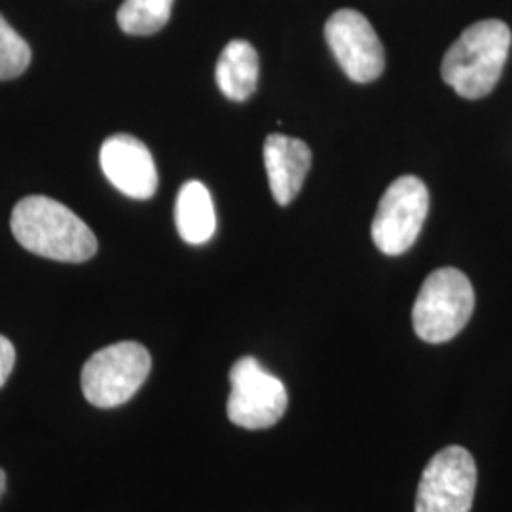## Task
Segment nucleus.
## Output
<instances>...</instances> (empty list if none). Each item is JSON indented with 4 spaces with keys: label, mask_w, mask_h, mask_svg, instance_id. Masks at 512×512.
I'll return each mask as SVG.
<instances>
[{
    "label": "nucleus",
    "mask_w": 512,
    "mask_h": 512,
    "mask_svg": "<svg viewBox=\"0 0 512 512\" xmlns=\"http://www.w3.org/2000/svg\"><path fill=\"white\" fill-rule=\"evenodd\" d=\"M10 226L21 247L44 258L78 264L97 253L90 226L46 196L23 198L12 211Z\"/></svg>",
    "instance_id": "f257e3e1"
},
{
    "label": "nucleus",
    "mask_w": 512,
    "mask_h": 512,
    "mask_svg": "<svg viewBox=\"0 0 512 512\" xmlns=\"http://www.w3.org/2000/svg\"><path fill=\"white\" fill-rule=\"evenodd\" d=\"M512 35L507 23L482 19L467 27L442 59V80L465 99H482L499 82Z\"/></svg>",
    "instance_id": "f03ea898"
},
{
    "label": "nucleus",
    "mask_w": 512,
    "mask_h": 512,
    "mask_svg": "<svg viewBox=\"0 0 512 512\" xmlns=\"http://www.w3.org/2000/svg\"><path fill=\"white\" fill-rule=\"evenodd\" d=\"M475 311V289L456 268H440L429 275L412 310L414 330L423 342L444 344L456 338Z\"/></svg>",
    "instance_id": "7ed1b4c3"
},
{
    "label": "nucleus",
    "mask_w": 512,
    "mask_h": 512,
    "mask_svg": "<svg viewBox=\"0 0 512 512\" xmlns=\"http://www.w3.org/2000/svg\"><path fill=\"white\" fill-rule=\"evenodd\" d=\"M152 359L137 342H118L99 349L82 368V393L97 408H116L147 382Z\"/></svg>",
    "instance_id": "20e7f679"
},
{
    "label": "nucleus",
    "mask_w": 512,
    "mask_h": 512,
    "mask_svg": "<svg viewBox=\"0 0 512 512\" xmlns=\"http://www.w3.org/2000/svg\"><path fill=\"white\" fill-rule=\"evenodd\" d=\"M429 215V190L414 175L399 177L385 190L372 220L374 245L387 256L406 253Z\"/></svg>",
    "instance_id": "39448f33"
},
{
    "label": "nucleus",
    "mask_w": 512,
    "mask_h": 512,
    "mask_svg": "<svg viewBox=\"0 0 512 512\" xmlns=\"http://www.w3.org/2000/svg\"><path fill=\"white\" fill-rule=\"evenodd\" d=\"M228 418L243 429H268L283 418L289 406L285 384L255 357H241L230 370Z\"/></svg>",
    "instance_id": "423d86ee"
},
{
    "label": "nucleus",
    "mask_w": 512,
    "mask_h": 512,
    "mask_svg": "<svg viewBox=\"0 0 512 512\" xmlns=\"http://www.w3.org/2000/svg\"><path fill=\"white\" fill-rule=\"evenodd\" d=\"M475 492V459L461 446H448L423 469L416 512H471Z\"/></svg>",
    "instance_id": "0eeeda50"
},
{
    "label": "nucleus",
    "mask_w": 512,
    "mask_h": 512,
    "mask_svg": "<svg viewBox=\"0 0 512 512\" xmlns=\"http://www.w3.org/2000/svg\"><path fill=\"white\" fill-rule=\"evenodd\" d=\"M325 38L342 71L353 82L368 84L384 73V46L361 12L351 8L334 12L325 25Z\"/></svg>",
    "instance_id": "6e6552de"
},
{
    "label": "nucleus",
    "mask_w": 512,
    "mask_h": 512,
    "mask_svg": "<svg viewBox=\"0 0 512 512\" xmlns=\"http://www.w3.org/2000/svg\"><path fill=\"white\" fill-rule=\"evenodd\" d=\"M99 162L109 183L129 198L148 200L156 194V164L147 145L137 137L112 135L101 147Z\"/></svg>",
    "instance_id": "1a4fd4ad"
},
{
    "label": "nucleus",
    "mask_w": 512,
    "mask_h": 512,
    "mask_svg": "<svg viewBox=\"0 0 512 512\" xmlns=\"http://www.w3.org/2000/svg\"><path fill=\"white\" fill-rule=\"evenodd\" d=\"M264 165L275 202L289 205L308 177L310 147L300 139L274 133L264 141Z\"/></svg>",
    "instance_id": "9d476101"
},
{
    "label": "nucleus",
    "mask_w": 512,
    "mask_h": 512,
    "mask_svg": "<svg viewBox=\"0 0 512 512\" xmlns=\"http://www.w3.org/2000/svg\"><path fill=\"white\" fill-rule=\"evenodd\" d=\"M175 224L179 236L190 245H203L217 230L213 198L205 184L188 181L179 190L175 203Z\"/></svg>",
    "instance_id": "9b49d317"
},
{
    "label": "nucleus",
    "mask_w": 512,
    "mask_h": 512,
    "mask_svg": "<svg viewBox=\"0 0 512 512\" xmlns=\"http://www.w3.org/2000/svg\"><path fill=\"white\" fill-rule=\"evenodd\" d=\"M258 54L247 40H232L222 50L215 69L220 92L232 101H247L258 84Z\"/></svg>",
    "instance_id": "f8f14e48"
},
{
    "label": "nucleus",
    "mask_w": 512,
    "mask_h": 512,
    "mask_svg": "<svg viewBox=\"0 0 512 512\" xmlns=\"http://www.w3.org/2000/svg\"><path fill=\"white\" fill-rule=\"evenodd\" d=\"M173 0H124L116 19L124 33L148 37L164 29L171 18Z\"/></svg>",
    "instance_id": "ddd939ff"
},
{
    "label": "nucleus",
    "mask_w": 512,
    "mask_h": 512,
    "mask_svg": "<svg viewBox=\"0 0 512 512\" xmlns=\"http://www.w3.org/2000/svg\"><path fill=\"white\" fill-rule=\"evenodd\" d=\"M31 63V48L0 14V80L18 78Z\"/></svg>",
    "instance_id": "4468645a"
},
{
    "label": "nucleus",
    "mask_w": 512,
    "mask_h": 512,
    "mask_svg": "<svg viewBox=\"0 0 512 512\" xmlns=\"http://www.w3.org/2000/svg\"><path fill=\"white\" fill-rule=\"evenodd\" d=\"M14 365H16L14 344L6 336L0 334V387L6 384V380L10 378Z\"/></svg>",
    "instance_id": "2eb2a0df"
},
{
    "label": "nucleus",
    "mask_w": 512,
    "mask_h": 512,
    "mask_svg": "<svg viewBox=\"0 0 512 512\" xmlns=\"http://www.w3.org/2000/svg\"><path fill=\"white\" fill-rule=\"evenodd\" d=\"M4 490H6V475H4V471L0 469V497L4 494Z\"/></svg>",
    "instance_id": "dca6fc26"
}]
</instances>
